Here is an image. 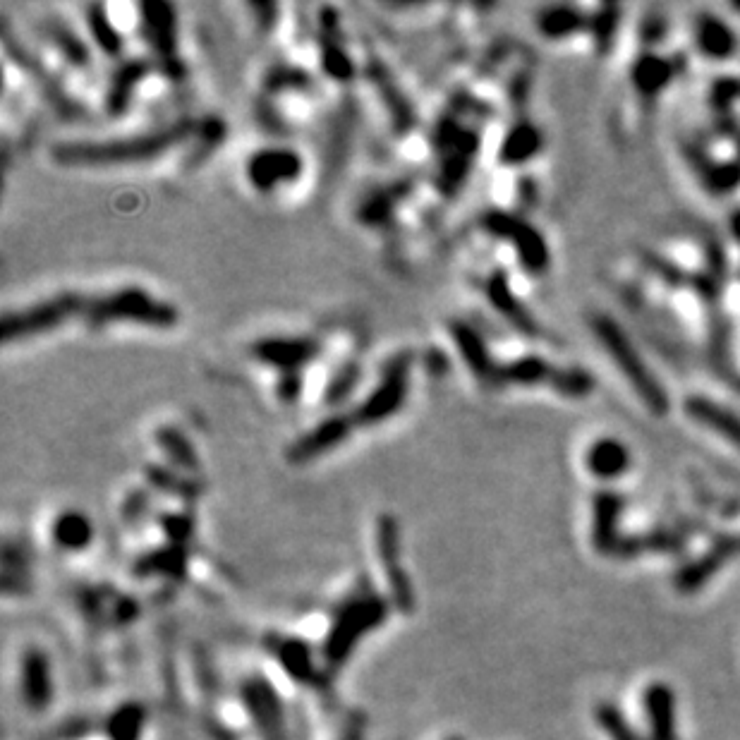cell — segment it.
I'll list each match as a JSON object with an SVG mask.
<instances>
[{
    "instance_id": "ffe728a7",
    "label": "cell",
    "mask_w": 740,
    "mask_h": 740,
    "mask_svg": "<svg viewBox=\"0 0 740 740\" xmlns=\"http://www.w3.org/2000/svg\"><path fill=\"white\" fill-rule=\"evenodd\" d=\"M580 27L582 17L570 8H549L539 15V29H542V34L551 36V39H561V36L578 32Z\"/></svg>"
},
{
    "instance_id": "9a60e30c",
    "label": "cell",
    "mask_w": 740,
    "mask_h": 740,
    "mask_svg": "<svg viewBox=\"0 0 740 740\" xmlns=\"http://www.w3.org/2000/svg\"><path fill=\"white\" fill-rule=\"evenodd\" d=\"M542 147V132L530 123H518L503 137L501 142V161L508 166H518V163L530 161Z\"/></svg>"
},
{
    "instance_id": "d6986e66",
    "label": "cell",
    "mask_w": 740,
    "mask_h": 740,
    "mask_svg": "<svg viewBox=\"0 0 740 740\" xmlns=\"http://www.w3.org/2000/svg\"><path fill=\"white\" fill-rule=\"evenodd\" d=\"M89 29H92L94 41L99 44L101 51L106 53H120L123 51V36H120L118 27H115V20L106 15V8L103 5H94L89 8Z\"/></svg>"
},
{
    "instance_id": "2e32d148",
    "label": "cell",
    "mask_w": 740,
    "mask_h": 740,
    "mask_svg": "<svg viewBox=\"0 0 740 740\" xmlns=\"http://www.w3.org/2000/svg\"><path fill=\"white\" fill-rule=\"evenodd\" d=\"M697 46L705 56L724 60L736 51V34L719 17H702L697 24Z\"/></svg>"
},
{
    "instance_id": "7c38bea8",
    "label": "cell",
    "mask_w": 740,
    "mask_h": 740,
    "mask_svg": "<svg viewBox=\"0 0 740 740\" xmlns=\"http://www.w3.org/2000/svg\"><path fill=\"white\" fill-rule=\"evenodd\" d=\"M448 329H451L453 343L458 345V353L463 355L470 372L477 379L487 381V384H496V379H499V365H494V360H491V353L487 345H484L482 336H477V331L470 324H465V321H451Z\"/></svg>"
},
{
    "instance_id": "ac0fdd59",
    "label": "cell",
    "mask_w": 740,
    "mask_h": 740,
    "mask_svg": "<svg viewBox=\"0 0 740 740\" xmlns=\"http://www.w3.org/2000/svg\"><path fill=\"white\" fill-rule=\"evenodd\" d=\"M688 403V410L693 412L697 420L712 427L717 434L729 436V441L740 448V420L733 412L721 410L712 400H688Z\"/></svg>"
},
{
    "instance_id": "3957f363",
    "label": "cell",
    "mask_w": 740,
    "mask_h": 740,
    "mask_svg": "<svg viewBox=\"0 0 740 740\" xmlns=\"http://www.w3.org/2000/svg\"><path fill=\"white\" fill-rule=\"evenodd\" d=\"M592 331L597 333L604 350L609 353L611 360L616 362V367L621 369V374L630 381V386L635 388V393H638L642 403H645L652 412H657V415H664L666 408H669L664 388L659 386L657 376L649 372L645 360H642V355L638 353V348L630 343V338L623 333L621 326L606 317H594Z\"/></svg>"
},
{
    "instance_id": "5bb4252c",
    "label": "cell",
    "mask_w": 740,
    "mask_h": 740,
    "mask_svg": "<svg viewBox=\"0 0 740 740\" xmlns=\"http://www.w3.org/2000/svg\"><path fill=\"white\" fill-rule=\"evenodd\" d=\"M487 297H489L491 305H494L496 312H501L503 317L511 319L513 324H518L520 331L535 333V326H532L530 314H527L523 305H520L518 297L511 293V285H508L506 274L496 271V274L489 278V281H487Z\"/></svg>"
},
{
    "instance_id": "30bf717a",
    "label": "cell",
    "mask_w": 740,
    "mask_h": 740,
    "mask_svg": "<svg viewBox=\"0 0 740 740\" xmlns=\"http://www.w3.org/2000/svg\"><path fill=\"white\" fill-rule=\"evenodd\" d=\"M48 539H51L53 549L63 551V554H80L94 542V525L87 513L77 511V508H65L48 525Z\"/></svg>"
},
{
    "instance_id": "8fae6325",
    "label": "cell",
    "mask_w": 740,
    "mask_h": 740,
    "mask_svg": "<svg viewBox=\"0 0 740 740\" xmlns=\"http://www.w3.org/2000/svg\"><path fill=\"white\" fill-rule=\"evenodd\" d=\"M137 10L142 12L144 36L149 39V44L156 48V53L163 60H168V65H173V70H178V56H175V12L171 5L151 3L139 5Z\"/></svg>"
},
{
    "instance_id": "ba28073f",
    "label": "cell",
    "mask_w": 740,
    "mask_h": 740,
    "mask_svg": "<svg viewBox=\"0 0 740 740\" xmlns=\"http://www.w3.org/2000/svg\"><path fill=\"white\" fill-rule=\"evenodd\" d=\"M353 432L355 427L345 412H341V415H331L326 417L324 422H319L314 429H309L307 434H302L300 439L288 448L285 456H288L290 463H312V460L324 456V453H331L336 451L338 446H343L345 441L353 436Z\"/></svg>"
},
{
    "instance_id": "4fadbf2b",
    "label": "cell",
    "mask_w": 740,
    "mask_h": 740,
    "mask_svg": "<svg viewBox=\"0 0 740 740\" xmlns=\"http://www.w3.org/2000/svg\"><path fill=\"white\" fill-rule=\"evenodd\" d=\"M585 465H587V470L599 479L618 477V475H623L630 465L628 448L623 446L618 439L604 436V439H597L590 448H587Z\"/></svg>"
},
{
    "instance_id": "e0dca14e",
    "label": "cell",
    "mask_w": 740,
    "mask_h": 740,
    "mask_svg": "<svg viewBox=\"0 0 740 740\" xmlns=\"http://www.w3.org/2000/svg\"><path fill=\"white\" fill-rule=\"evenodd\" d=\"M647 714L654 740H673V695L664 685H654L647 693Z\"/></svg>"
},
{
    "instance_id": "52a82bcc",
    "label": "cell",
    "mask_w": 740,
    "mask_h": 740,
    "mask_svg": "<svg viewBox=\"0 0 740 740\" xmlns=\"http://www.w3.org/2000/svg\"><path fill=\"white\" fill-rule=\"evenodd\" d=\"M250 353L266 367L281 369L283 374H297V369L317 360L321 343L312 336H271L252 343Z\"/></svg>"
},
{
    "instance_id": "8992f818",
    "label": "cell",
    "mask_w": 740,
    "mask_h": 740,
    "mask_svg": "<svg viewBox=\"0 0 740 740\" xmlns=\"http://www.w3.org/2000/svg\"><path fill=\"white\" fill-rule=\"evenodd\" d=\"M302 171H305V159L295 149L285 147L254 151L245 166L247 183L262 194H271L278 187L297 183L302 178Z\"/></svg>"
},
{
    "instance_id": "7402d4cb",
    "label": "cell",
    "mask_w": 740,
    "mask_h": 740,
    "mask_svg": "<svg viewBox=\"0 0 740 740\" xmlns=\"http://www.w3.org/2000/svg\"><path fill=\"white\" fill-rule=\"evenodd\" d=\"M159 446L166 451V456L171 458V463L185 467V470H197V453L194 448L187 444V439L178 429H161L159 432Z\"/></svg>"
},
{
    "instance_id": "44dd1931",
    "label": "cell",
    "mask_w": 740,
    "mask_h": 740,
    "mask_svg": "<svg viewBox=\"0 0 740 740\" xmlns=\"http://www.w3.org/2000/svg\"><path fill=\"white\" fill-rule=\"evenodd\" d=\"M671 77V68L664 60L657 56H645L635 65V82H638L640 92L657 94Z\"/></svg>"
},
{
    "instance_id": "603a6c76",
    "label": "cell",
    "mask_w": 740,
    "mask_h": 740,
    "mask_svg": "<svg viewBox=\"0 0 740 740\" xmlns=\"http://www.w3.org/2000/svg\"><path fill=\"white\" fill-rule=\"evenodd\" d=\"M321 65L329 72L331 80L336 82H350L355 77V65L350 60L348 51H343L341 44H333V41H324L321 48Z\"/></svg>"
},
{
    "instance_id": "5b68a950",
    "label": "cell",
    "mask_w": 740,
    "mask_h": 740,
    "mask_svg": "<svg viewBox=\"0 0 740 740\" xmlns=\"http://www.w3.org/2000/svg\"><path fill=\"white\" fill-rule=\"evenodd\" d=\"M482 226L494 238L513 242L515 254H518L525 269L542 274L549 266L547 242L520 216L506 214V211H491V214L482 218Z\"/></svg>"
},
{
    "instance_id": "cb8c5ba5",
    "label": "cell",
    "mask_w": 740,
    "mask_h": 740,
    "mask_svg": "<svg viewBox=\"0 0 740 740\" xmlns=\"http://www.w3.org/2000/svg\"><path fill=\"white\" fill-rule=\"evenodd\" d=\"M599 721H602L604 729L609 731V736L614 740H635L633 733L626 729V724H623L621 714H618L616 709H611V707L599 709Z\"/></svg>"
},
{
    "instance_id": "277c9868",
    "label": "cell",
    "mask_w": 740,
    "mask_h": 740,
    "mask_svg": "<svg viewBox=\"0 0 740 740\" xmlns=\"http://www.w3.org/2000/svg\"><path fill=\"white\" fill-rule=\"evenodd\" d=\"M410 372H412V355L398 353L396 357L386 362L381 369V379L372 391L367 393L357 408L350 412V422L355 429L360 427H374V424H384L403 410L405 400H408L410 391Z\"/></svg>"
},
{
    "instance_id": "7a4b0ae2",
    "label": "cell",
    "mask_w": 740,
    "mask_h": 740,
    "mask_svg": "<svg viewBox=\"0 0 740 740\" xmlns=\"http://www.w3.org/2000/svg\"><path fill=\"white\" fill-rule=\"evenodd\" d=\"M77 317H82L92 329H103L106 324H118V321L144 324L151 329H173L180 314L171 302H163L144 288L130 285L108 295L89 297L77 293Z\"/></svg>"
},
{
    "instance_id": "6da1fadb",
    "label": "cell",
    "mask_w": 740,
    "mask_h": 740,
    "mask_svg": "<svg viewBox=\"0 0 740 740\" xmlns=\"http://www.w3.org/2000/svg\"><path fill=\"white\" fill-rule=\"evenodd\" d=\"M216 123L197 125L194 120L161 127L137 137L108 139V142H63L53 147V159L63 166H125L159 159L163 151L180 147L192 139H204Z\"/></svg>"
},
{
    "instance_id": "9c48e42d",
    "label": "cell",
    "mask_w": 740,
    "mask_h": 740,
    "mask_svg": "<svg viewBox=\"0 0 740 740\" xmlns=\"http://www.w3.org/2000/svg\"><path fill=\"white\" fill-rule=\"evenodd\" d=\"M20 690L22 702L29 712H44L53 697V676L44 649L36 645L22 647L20 657Z\"/></svg>"
}]
</instances>
